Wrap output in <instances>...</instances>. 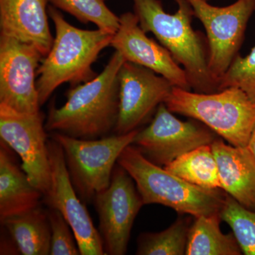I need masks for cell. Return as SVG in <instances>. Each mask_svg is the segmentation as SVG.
<instances>
[{"label": "cell", "mask_w": 255, "mask_h": 255, "mask_svg": "<svg viewBox=\"0 0 255 255\" xmlns=\"http://www.w3.org/2000/svg\"><path fill=\"white\" fill-rule=\"evenodd\" d=\"M48 0H0V33L33 45L46 57L54 41L48 24Z\"/></svg>", "instance_id": "obj_15"}, {"label": "cell", "mask_w": 255, "mask_h": 255, "mask_svg": "<svg viewBox=\"0 0 255 255\" xmlns=\"http://www.w3.org/2000/svg\"><path fill=\"white\" fill-rule=\"evenodd\" d=\"M187 1L194 17L205 28L210 73L219 88V80L239 55L250 18L255 12V0H237L226 6H213L207 0Z\"/></svg>", "instance_id": "obj_7"}, {"label": "cell", "mask_w": 255, "mask_h": 255, "mask_svg": "<svg viewBox=\"0 0 255 255\" xmlns=\"http://www.w3.org/2000/svg\"><path fill=\"white\" fill-rule=\"evenodd\" d=\"M164 168L186 182L207 189H221L219 167L211 145L189 151Z\"/></svg>", "instance_id": "obj_20"}, {"label": "cell", "mask_w": 255, "mask_h": 255, "mask_svg": "<svg viewBox=\"0 0 255 255\" xmlns=\"http://www.w3.org/2000/svg\"><path fill=\"white\" fill-rule=\"evenodd\" d=\"M220 214L232 229L243 254L255 255V210L246 209L227 194Z\"/></svg>", "instance_id": "obj_23"}, {"label": "cell", "mask_w": 255, "mask_h": 255, "mask_svg": "<svg viewBox=\"0 0 255 255\" xmlns=\"http://www.w3.org/2000/svg\"><path fill=\"white\" fill-rule=\"evenodd\" d=\"M105 1H107V0H105Z\"/></svg>", "instance_id": "obj_28"}, {"label": "cell", "mask_w": 255, "mask_h": 255, "mask_svg": "<svg viewBox=\"0 0 255 255\" xmlns=\"http://www.w3.org/2000/svg\"><path fill=\"white\" fill-rule=\"evenodd\" d=\"M119 20L118 31L114 35L110 46L126 61L153 70L172 82L174 87L191 90L184 69L168 50L147 36L135 13H124L119 16Z\"/></svg>", "instance_id": "obj_14"}, {"label": "cell", "mask_w": 255, "mask_h": 255, "mask_svg": "<svg viewBox=\"0 0 255 255\" xmlns=\"http://www.w3.org/2000/svg\"><path fill=\"white\" fill-rule=\"evenodd\" d=\"M207 1H210V0H207Z\"/></svg>", "instance_id": "obj_27"}, {"label": "cell", "mask_w": 255, "mask_h": 255, "mask_svg": "<svg viewBox=\"0 0 255 255\" xmlns=\"http://www.w3.org/2000/svg\"><path fill=\"white\" fill-rule=\"evenodd\" d=\"M174 14L164 9L161 0H132L134 13L145 33L150 32L187 73L193 91L219 92V84L210 73L207 38L192 28L194 9L187 0H174Z\"/></svg>", "instance_id": "obj_2"}, {"label": "cell", "mask_w": 255, "mask_h": 255, "mask_svg": "<svg viewBox=\"0 0 255 255\" xmlns=\"http://www.w3.org/2000/svg\"><path fill=\"white\" fill-rule=\"evenodd\" d=\"M191 226L189 219L179 218L161 232L142 233L137 238L136 255H186Z\"/></svg>", "instance_id": "obj_21"}, {"label": "cell", "mask_w": 255, "mask_h": 255, "mask_svg": "<svg viewBox=\"0 0 255 255\" xmlns=\"http://www.w3.org/2000/svg\"><path fill=\"white\" fill-rule=\"evenodd\" d=\"M48 13L55 24V36L49 53L37 70L40 106L44 105L63 84L76 86L95 78L97 75L92 65L101 52L110 46L114 35L99 28L75 27L52 5L48 6Z\"/></svg>", "instance_id": "obj_3"}, {"label": "cell", "mask_w": 255, "mask_h": 255, "mask_svg": "<svg viewBox=\"0 0 255 255\" xmlns=\"http://www.w3.org/2000/svg\"><path fill=\"white\" fill-rule=\"evenodd\" d=\"M47 214L51 229L50 255H80L73 230L61 213L49 208Z\"/></svg>", "instance_id": "obj_25"}, {"label": "cell", "mask_w": 255, "mask_h": 255, "mask_svg": "<svg viewBox=\"0 0 255 255\" xmlns=\"http://www.w3.org/2000/svg\"><path fill=\"white\" fill-rule=\"evenodd\" d=\"M126 60L114 52L102 73L70 89L60 108L50 106L45 128L79 139H98L114 131L119 112L120 69Z\"/></svg>", "instance_id": "obj_1"}, {"label": "cell", "mask_w": 255, "mask_h": 255, "mask_svg": "<svg viewBox=\"0 0 255 255\" xmlns=\"http://www.w3.org/2000/svg\"><path fill=\"white\" fill-rule=\"evenodd\" d=\"M50 5L68 13L84 23H93L99 29L115 34L120 20L105 0H48Z\"/></svg>", "instance_id": "obj_22"}, {"label": "cell", "mask_w": 255, "mask_h": 255, "mask_svg": "<svg viewBox=\"0 0 255 255\" xmlns=\"http://www.w3.org/2000/svg\"><path fill=\"white\" fill-rule=\"evenodd\" d=\"M23 255H50L51 229L47 211L41 206L1 223Z\"/></svg>", "instance_id": "obj_18"}, {"label": "cell", "mask_w": 255, "mask_h": 255, "mask_svg": "<svg viewBox=\"0 0 255 255\" xmlns=\"http://www.w3.org/2000/svg\"><path fill=\"white\" fill-rule=\"evenodd\" d=\"M236 87L255 104V46L245 57L238 55L219 80V91Z\"/></svg>", "instance_id": "obj_24"}, {"label": "cell", "mask_w": 255, "mask_h": 255, "mask_svg": "<svg viewBox=\"0 0 255 255\" xmlns=\"http://www.w3.org/2000/svg\"><path fill=\"white\" fill-rule=\"evenodd\" d=\"M43 57L33 45L0 33V104L21 113L40 112L36 76Z\"/></svg>", "instance_id": "obj_11"}, {"label": "cell", "mask_w": 255, "mask_h": 255, "mask_svg": "<svg viewBox=\"0 0 255 255\" xmlns=\"http://www.w3.org/2000/svg\"><path fill=\"white\" fill-rule=\"evenodd\" d=\"M1 140L0 146V221L25 214L39 207L43 194L30 182Z\"/></svg>", "instance_id": "obj_17"}, {"label": "cell", "mask_w": 255, "mask_h": 255, "mask_svg": "<svg viewBox=\"0 0 255 255\" xmlns=\"http://www.w3.org/2000/svg\"><path fill=\"white\" fill-rule=\"evenodd\" d=\"M119 112L114 133H128L150 120L174 87L162 75L125 61L119 74Z\"/></svg>", "instance_id": "obj_12"}, {"label": "cell", "mask_w": 255, "mask_h": 255, "mask_svg": "<svg viewBox=\"0 0 255 255\" xmlns=\"http://www.w3.org/2000/svg\"><path fill=\"white\" fill-rule=\"evenodd\" d=\"M220 213L196 218L189 230L186 255H241L233 233L224 234L220 228Z\"/></svg>", "instance_id": "obj_19"}, {"label": "cell", "mask_w": 255, "mask_h": 255, "mask_svg": "<svg viewBox=\"0 0 255 255\" xmlns=\"http://www.w3.org/2000/svg\"><path fill=\"white\" fill-rule=\"evenodd\" d=\"M44 115L21 113L0 104V136L19 156L21 167L33 186L43 193L49 189L51 172Z\"/></svg>", "instance_id": "obj_10"}, {"label": "cell", "mask_w": 255, "mask_h": 255, "mask_svg": "<svg viewBox=\"0 0 255 255\" xmlns=\"http://www.w3.org/2000/svg\"><path fill=\"white\" fill-rule=\"evenodd\" d=\"M164 104L172 113L204 124L238 147H247L255 128V104L238 87L207 94L174 87Z\"/></svg>", "instance_id": "obj_5"}, {"label": "cell", "mask_w": 255, "mask_h": 255, "mask_svg": "<svg viewBox=\"0 0 255 255\" xmlns=\"http://www.w3.org/2000/svg\"><path fill=\"white\" fill-rule=\"evenodd\" d=\"M247 147L251 151L252 155L255 158V128L252 133L251 138H250L249 142H248Z\"/></svg>", "instance_id": "obj_26"}, {"label": "cell", "mask_w": 255, "mask_h": 255, "mask_svg": "<svg viewBox=\"0 0 255 255\" xmlns=\"http://www.w3.org/2000/svg\"><path fill=\"white\" fill-rule=\"evenodd\" d=\"M211 145L219 167L221 189L246 209L255 210V158L251 151L219 138Z\"/></svg>", "instance_id": "obj_16"}, {"label": "cell", "mask_w": 255, "mask_h": 255, "mask_svg": "<svg viewBox=\"0 0 255 255\" xmlns=\"http://www.w3.org/2000/svg\"><path fill=\"white\" fill-rule=\"evenodd\" d=\"M117 163L130 174L144 204H161L194 217L221 212L226 194L191 184L146 158L133 145L126 147Z\"/></svg>", "instance_id": "obj_4"}, {"label": "cell", "mask_w": 255, "mask_h": 255, "mask_svg": "<svg viewBox=\"0 0 255 255\" xmlns=\"http://www.w3.org/2000/svg\"><path fill=\"white\" fill-rule=\"evenodd\" d=\"M51 182L43 200L58 210L73 230L80 255H104L103 243L83 201L70 180L63 147L54 139L48 140Z\"/></svg>", "instance_id": "obj_13"}, {"label": "cell", "mask_w": 255, "mask_h": 255, "mask_svg": "<svg viewBox=\"0 0 255 255\" xmlns=\"http://www.w3.org/2000/svg\"><path fill=\"white\" fill-rule=\"evenodd\" d=\"M132 178L116 164L110 186L94 198L105 255L127 253L134 221L145 205Z\"/></svg>", "instance_id": "obj_8"}, {"label": "cell", "mask_w": 255, "mask_h": 255, "mask_svg": "<svg viewBox=\"0 0 255 255\" xmlns=\"http://www.w3.org/2000/svg\"><path fill=\"white\" fill-rule=\"evenodd\" d=\"M138 130L90 140L51 132L63 147L70 180L84 203L90 204L97 193L110 186L119 156L133 142Z\"/></svg>", "instance_id": "obj_6"}, {"label": "cell", "mask_w": 255, "mask_h": 255, "mask_svg": "<svg viewBox=\"0 0 255 255\" xmlns=\"http://www.w3.org/2000/svg\"><path fill=\"white\" fill-rule=\"evenodd\" d=\"M216 135L204 124L179 120L162 103L150 125L137 132L132 145L151 162L164 167L189 151L211 145Z\"/></svg>", "instance_id": "obj_9"}]
</instances>
